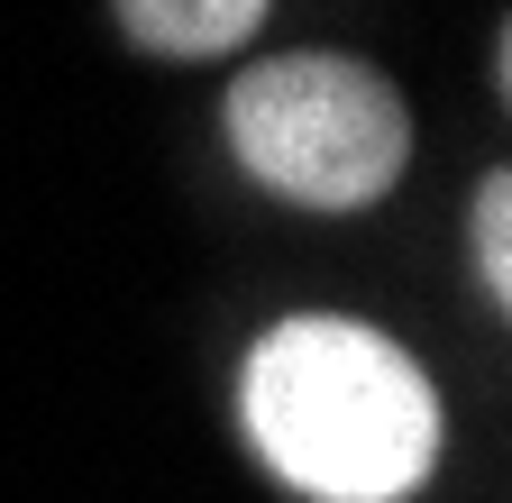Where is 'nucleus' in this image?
<instances>
[{
	"instance_id": "f257e3e1",
	"label": "nucleus",
	"mask_w": 512,
	"mask_h": 503,
	"mask_svg": "<svg viewBox=\"0 0 512 503\" xmlns=\"http://www.w3.org/2000/svg\"><path fill=\"white\" fill-rule=\"evenodd\" d=\"M247 439L293 494L311 503H403L439 467V394L366 321L302 311L275 321L238 385Z\"/></svg>"
},
{
	"instance_id": "f03ea898",
	"label": "nucleus",
	"mask_w": 512,
	"mask_h": 503,
	"mask_svg": "<svg viewBox=\"0 0 512 503\" xmlns=\"http://www.w3.org/2000/svg\"><path fill=\"white\" fill-rule=\"evenodd\" d=\"M229 147L266 193L302 211H366L412 156L403 92L357 55H266L229 92Z\"/></svg>"
},
{
	"instance_id": "7ed1b4c3",
	"label": "nucleus",
	"mask_w": 512,
	"mask_h": 503,
	"mask_svg": "<svg viewBox=\"0 0 512 503\" xmlns=\"http://www.w3.org/2000/svg\"><path fill=\"white\" fill-rule=\"evenodd\" d=\"M256 19L266 0H119V28L147 55H229Z\"/></svg>"
},
{
	"instance_id": "20e7f679",
	"label": "nucleus",
	"mask_w": 512,
	"mask_h": 503,
	"mask_svg": "<svg viewBox=\"0 0 512 503\" xmlns=\"http://www.w3.org/2000/svg\"><path fill=\"white\" fill-rule=\"evenodd\" d=\"M467 247H476V275L494 302H512V174L476 183V211H467Z\"/></svg>"
}]
</instances>
